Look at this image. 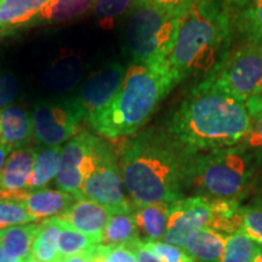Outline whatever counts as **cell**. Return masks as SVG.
<instances>
[{
  "instance_id": "3957f363",
  "label": "cell",
  "mask_w": 262,
  "mask_h": 262,
  "mask_svg": "<svg viewBox=\"0 0 262 262\" xmlns=\"http://www.w3.org/2000/svg\"><path fill=\"white\" fill-rule=\"evenodd\" d=\"M231 12L219 0H192L183 10L166 67L175 86L189 78L205 79L229 54Z\"/></svg>"
},
{
  "instance_id": "60d3db41",
  "label": "cell",
  "mask_w": 262,
  "mask_h": 262,
  "mask_svg": "<svg viewBox=\"0 0 262 262\" xmlns=\"http://www.w3.org/2000/svg\"><path fill=\"white\" fill-rule=\"evenodd\" d=\"M0 262H24L21 260H18V258H15L12 256H10L5 253L4 250H3L2 248H0Z\"/></svg>"
},
{
  "instance_id": "ffe728a7",
  "label": "cell",
  "mask_w": 262,
  "mask_h": 262,
  "mask_svg": "<svg viewBox=\"0 0 262 262\" xmlns=\"http://www.w3.org/2000/svg\"><path fill=\"white\" fill-rule=\"evenodd\" d=\"M233 32L245 44L262 45V0H249L231 12Z\"/></svg>"
},
{
  "instance_id": "83f0119b",
  "label": "cell",
  "mask_w": 262,
  "mask_h": 262,
  "mask_svg": "<svg viewBox=\"0 0 262 262\" xmlns=\"http://www.w3.org/2000/svg\"><path fill=\"white\" fill-rule=\"evenodd\" d=\"M37 222L29 215L24 203L15 198L0 196V231Z\"/></svg>"
},
{
  "instance_id": "8992f818",
  "label": "cell",
  "mask_w": 262,
  "mask_h": 262,
  "mask_svg": "<svg viewBox=\"0 0 262 262\" xmlns=\"http://www.w3.org/2000/svg\"><path fill=\"white\" fill-rule=\"evenodd\" d=\"M182 12L169 11L149 0H137L129 14L124 33L125 50L131 63L168 68L166 60L175 41Z\"/></svg>"
},
{
  "instance_id": "ac0fdd59",
  "label": "cell",
  "mask_w": 262,
  "mask_h": 262,
  "mask_svg": "<svg viewBox=\"0 0 262 262\" xmlns=\"http://www.w3.org/2000/svg\"><path fill=\"white\" fill-rule=\"evenodd\" d=\"M227 234L206 227L189 239L183 251L193 262H221Z\"/></svg>"
},
{
  "instance_id": "7c38bea8",
  "label": "cell",
  "mask_w": 262,
  "mask_h": 262,
  "mask_svg": "<svg viewBox=\"0 0 262 262\" xmlns=\"http://www.w3.org/2000/svg\"><path fill=\"white\" fill-rule=\"evenodd\" d=\"M91 136L93 134L89 131L80 130L62 147L60 169L55 178L58 189L70 193L77 199H81V166L89 152Z\"/></svg>"
},
{
  "instance_id": "603a6c76",
  "label": "cell",
  "mask_w": 262,
  "mask_h": 262,
  "mask_svg": "<svg viewBox=\"0 0 262 262\" xmlns=\"http://www.w3.org/2000/svg\"><path fill=\"white\" fill-rule=\"evenodd\" d=\"M40 221L15 226L2 231L0 248L10 256L24 261L31 256L32 247L37 238Z\"/></svg>"
},
{
  "instance_id": "9c48e42d",
  "label": "cell",
  "mask_w": 262,
  "mask_h": 262,
  "mask_svg": "<svg viewBox=\"0 0 262 262\" xmlns=\"http://www.w3.org/2000/svg\"><path fill=\"white\" fill-rule=\"evenodd\" d=\"M33 141L40 146H61L80 131L83 123L74 98L40 101L32 112Z\"/></svg>"
},
{
  "instance_id": "8fae6325",
  "label": "cell",
  "mask_w": 262,
  "mask_h": 262,
  "mask_svg": "<svg viewBox=\"0 0 262 262\" xmlns=\"http://www.w3.org/2000/svg\"><path fill=\"white\" fill-rule=\"evenodd\" d=\"M126 74V67L113 62L102 70L90 75L81 85L79 94L74 96V102L79 111L83 123L103 110L119 90Z\"/></svg>"
},
{
  "instance_id": "d590c367",
  "label": "cell",
  "mask_w": 262,
  "mask_h": 262,
  "mask_svg": "<svg viewBox=\"0 0 262 262\" xmlns=\"http://www.w3.org/2000/svg\"><path fill=\"white\" fill-rule=\"evenodd\" d=\"M106 247V245H104ZM108 256L114 262H137L135 255L130 249L125 245H119V247H106Z\"/></svg>"
},
{
  "instance_id": "b9f144b4",
  "label": "cell",
  "mask_w": 262,
  "mask_h": 262,
  "mask_svg": "<svg viewBox=\"0 0 262 262\" xmlns=\"http://www.w3.org/2000/svg\"><path fill=\"white\" fill-rule=\"evenodd\" d=\"M253 262H262V244H260V247H258L257 254L253 260Z\"/></svg>"
},
{
  "instance_id": "e575fe53",
  "label": "cell",
  "mask_w": 262,
  "mask_h": 262,
  "mask_svg": "<svg viewBox=\"0 0 262 262\" xmlns=\"http://www.w3.org/2000/svg\"><path fill=\"white\" fill-rule=\"evenodd\" d=\"M244 106L251 122L255 123L262 120V94L249 97L244 101Z\"/></svg>"
},
{
  "instance_id": "30bf717a",
  "label": "cell",
  "mask_w": 262,
  "mask_h": 262,
  "mask_svg": "<svg viewBox=\"0 0 262 262\" xmlns=\"http://www.w3.org/2000/svg\"><path fill=\"white\" fill-rule=\"evenodd\" d=\"M211 201L201 195L185 196L169 206L168 228L163 243L183 249L199 231L210 227Z\"/></svg>"
},
{
  "instance_id": "5b68a950",
  "label": "cell",
  "mask_w": 262,
  "mask_h": 262,
  "mask_svg": "<svg viewBox=\"0 0 262 262\" xmlns=\"http://www.w3.org/2000/svg\"><path fill=\"white\" fill-rule=\"evenodd\" d=\"M254 172L253 155L243 143L198 153L189 189L208 199L239 202L250 189Z\"/></svg>"
},
{
  "instance_id": "4fadbf2b",
  "label": "cell",
  "mask_w": 262,
  "mask_h": 262,
  "mask_svg": "<svg viewBox=\"0 0 262 262\" xmlns=\"http://www.w3.org/2000/svg\"><path fill=\"white\" fill-rule=\"evenodd\" d=\"M112 212L106 206L89 199H77L58 220L89 237L95 244H101L104 227Z\"/></svg>"
},
{
  "instance_id": "9a60e30c",
  "label": "cell",
  "mask_w": 262,
  "mask_h": 262,
  "mask_svg": "<svg viewBox=\"0 0 262 262\" xmlns=\"http://www.w3.org/2000/svg\"><path fill=\"white\" fill-rule=\"evenodd\" d=\"M9 198H15L24 203L29 215L35 221L60 216L77 201V198L70 193L50 188L25 191Z\"/></svg>"
},
{
  "instance_id": "e0dca14e",
  "label": "cell",
  "mask_w": 262,
  "mask_h": 262,
  "mask_svg": "<svg viewBox=\"0 0 262 262\" xmlns=\"http://www.w3.org/2000/svg\"><path fill=\"white\" fill-rule=\"evenodd\" d=\"M48 0H2L0 26L12 34L19 28L34 26V21Z\"/></svg>"
},
{
  "instance_id": "7bdbcfd3",
  "label": "cell",
  "mask_w": 262,
  "mask_h": 262,
  "mask_svg": "<svg viewBox=\"0 0 262 262\" xmlns=\"http://www.w3.org/2000/svg\"><path fill=\"white\" fill-rule=\"evenodd\" d=\"M5 35H9V34H8V32H6L5 29L3 28L2 26H0V37H5Z\"/></svg>"
},
{
  "instance_id": "f546056e",
  "label": "cell",
  "mask_w": 262,
  "mask_h": 262,
  "mask_svg": "<svg viewBox=\"0 0 262 262\" xmlns=\"http://www.w3.org/2000/svg\"><path fill=\"white\" fill-rule=\"evenodd\" d=\"M241 229L256 243L262 244V196L242 206Z\"/></svg>"
},
{
  "instance_id": "ab89813d",
  "label": "cell",
  "mask_w": 262,
  "mask_h": 262,
  "mask_svg": "<svg viewBox=\"0 0 262 262\" xmlns=\"http://www.w3.org/2000/svg\"><path fill=\"white\" fill-rule=\"evenodd\" d=\"M96 248V247H95ZM91 253V251H90ZM90 253L85 254V255H78V256H73L64 260V262H91L90 261Z\"/></svg>"
},
{
  "instance_id": "d6986e66",
  "label": "cell",
  "mask_w": 262,
  "mask_h": 262,
  "mask_svg": "<svg viewBox=\"0 0 262 262\" xmlns=\"http://www.w3.org/2000/svg\"><path fill=\"white\" fill-rule=\"evenodd\" d=\"M96 0H48L42 6L34 26L62 25L83 17L94 9Z\"/></svg>"
},
{
  "instance_id": "ba28073f",
  "label": "cell",
  "mask_w": 262,
  "mask_h": 262,
  "mask_svg": "<svg viewBox=\"0 0 262 262\" xmlns=\"http://www.w3.org/2000/svg\"><path fill=\"white\" fill-rule=\"evenodd\" d=\"M206 78L242 102L262 94V45L245 44L229 52L220 67Z\"/></svg>"
},
{
  "instance_id": "2e32d148",
  "label": "cell",
  "mask_w": 262,
  "mask_h": 262,
  "mask_svg": "<svg viewBox=\"0 0 262 262\" xmlns=\"http://www.w3.org/2000/svg\"><path fill=\"white\" fill-rule=\"evenodd\" d=\"M32 141V113L16 104L0 110V145L14 150L29 146Z\"/></svg>"
},
{
  "instance_id": "d6a6232c",
  "label": "cell",
  "mask_w": 262,
  "mask_h": 262,
  "mask_svg": "<svg viewBox=\"0 0 262 262\" xmlns=\"http://www.w3.org/2000/svg\"><path fill=\"white\" fill-rule=\"evenodd\" d=\"M242 143L250 150H258L262 148V120L253 123L250 131Z\"/></svg>"
},
{
  "instance_id": "7dc6e473",
  "label": "cell",
  "mask_w": 262,
  "mask_h": 262,
  "mask_svg": "<svg viewBox=\"0 0 262 262\" xmlns=\"http://www.w3.org/2000/svg\"><path fill=\"white\" fill-rule=\"evenodd\" d=\"M0 2H2V0H0Z\"/></svg>"
},
{
  "instance_id": "cb8c5ba5",
  "label": "cell",
  "mask_w": 262,
  "mask_h": 262,
  "mask_svg": "<svg viewBox=\"0 0 262 262\" xmlns=\"http://www.w3.org/2000/svg\"><path fill=\"white\" fill-rule=\"evenodd\" d=\"M62 222L57 217L41 220L39 231L32 247L31 256L40 262H63L58 253V238Z\"/></svg>"
},
{
  "instance_id": "5bb4252c",
  "label": "cell",
  "mask_w": 262,
  "mask_h": 262,
  "mask_svg": "<svg viewBox=\"0 0 262 262\" xmlns=\"http://www.w3.org/2000/svg\"><path fill=\"white\" fill-rule=\"evenodd\" d=\"M34 146H26L10 153L0 172V196H14L27 189L34 166Z\"/></svg>"
},
{
  "instance_id": "f35d334b",
  "label": "cell",
  "mask_w": 262,
  "mask_h": 262,
  "mask_svg": "<svg viewBox=\"0 0 262 262\" xmlns=\"http://www.w3.org/2000/svg\"><path fill=\"white\" fill-rule=\"evenodd\" d=\"M11 152H12V149L10 148V147L0 145V172H2L3 168H4V164L6 162V159H8V157Z\"/></svg>"
},
{
  "instance_id": "8d00e7d4",
  "label": "cell",
  "mask_w": 262,
  "mask_h": 262,
  "mask_svg": "<svg viewBox=\"0 0 262 262\" xmlns=\"http://www.w3.org/2000/svg\"><path fill=\"white\" fill-rule=\"evenodd\" d=\"M153 4L173 12H182L192 0H149Z\"/></svg>"
},
{
  "instance_id": "44dd1931",
  "label": "cell",
  "mask_w": 262,
  "mask_h": 262,
  "mask_svg": "<svg viewBox=\"0 0 262 262\" xmlns=\"http://www.w3.org/2000/svg\"><path fill=\"white\" fill-rule=\"evenodd\" d=\"M34 166L26 191L45 188L52 179L56 178L61 163V146L34 145Z\"/></svg>"
},
{
  "instance_id": "f6af8a7d",
  "label": "cell",
  "mask_w": 262,
  "mask_h": 262,
  "mask_svg": "<svg viewBox=\"0 0 262 262\" xmlns=\"http://www.w3.org/2000/svg\"><path fill=\"white\" fill-rule=\"evenodd\" d=\"M25 262H40V261H37V260H34V258H33L32 256H29L27 260H25Z\"/></svg>"
},
{
  "instance_id": "7402d4cb",
  "label": "cell",
  "mask_w": 262,
  "mask_h": 262,
  "mask_svg": "<svg viewBox=\"0 0 262 262\" xmlns=\"http://www.w3.org/2000/svg\"><path fill=\"white\" fill-rule=\"evenodd\" d=\"M170 204L134 205V217L139 232L145 235V241L162 242L168 228V215Z\"/></svg>"
},
{
  "instance_id": "ee69618b",
  "label": "cell",
  "mask_w": 262,
  "mask_h": 262,
  "mask_svg": "<svg viewBox=\"0 0 262 262\" xmlns=\"http://www.w3.org/2000/svg\"><path fill=\"white\" fill-rule=\"evenodd\" d=\"M256 156H257V158L260 159V162H262V148L256 150Z\"/></svg>"
},
{
  "instance_id": "1f68e13d",
  "label": "cell",
  "mask_w": 262,
  "mask_h": 262,
  "mask_svg": "<svg viewBox=\"0 0 262 262\" xmlns=\"http://www.w3.org/2000/svg\"><path fill=\"white\" fill-rule=\"evenodd\" d=\"M18 81L10 74H0V110L10 106L18 95Z\"/></svg>"
},
{
  "instance_id": "d4e9b609",
  "label": "cell",
  "mask_w": 262,
  "mask_h": 262,
  "mask_svg": "<svg viewBox=\"0 0 262 262\" xmlns=\"http://www.w3.org/2000/svg\"><path fill=\"white\" fill-rule=\"evenodd\" d=\"M133 211L111 214L104 227L101 244L106 247H119L140 238Z\"/></svg>"
},
{
  "instance_id": "4dcf8cb0",
  "label": "cell",
  "mask_w": 262,
  "mask_h": 262,
  "mask_svg": "<svg viewBox=\"0 0 262 262\" xmlns=\"http://www.w3.org/2000/svg\"><path fill=\"white\" fill-rule=\"evenodd\" d=\"M141 244L150 253L155 254L162 262H193L191 257L183 251V249L172 247L163 242H153L141 239Z\"/></svg>"
},
{
  "instance_id": "bcb514c9",
  "label": "cell",
  "mask_w": 262,
  "mask_h": 262,
  "mask_svg": "<svg viewBox=\"0 0 262 262\" xmlns=\"http://www.w3.org/2000/svg\"><path fill=\"white\" fill-rule=\"evenodd\" d=\"M0 237H2V231H0Z\"/></svg>"
},
{
  "instance_id": "74e56055",
  "label": "cell",
  "mask_w": 262,
  "mask_h": 262,
  "mask_svg": "<svg viewBox=\"0 0 262 262\" xmlns=\"http://www.w3.org/2000/svg\"><path fill=\"white\" fill-rule=\"evenodd\" d=\"M219 2L226 6L229 10V12H232L234 10L242 8L244 4H247L249 0H219Z\"/></svg>"
},
{
  "instance_id": "836d02e7",
  "label": "cell",
  "mask_w": 262,
  "mask_h": 262,
  "mask_svg": "<svg viewBox=\"0 0 262 262\" xmlns=\"http://www.w3.org/2000/svg\"><path fill=\"white\" fill-rule=\"evenodd\" d=\"M125 247L133 251L137 262H162L155 254H152L149 250H147L146 248L142 247V244H141V238H137L135 241L130 242V243L126 244Z\"/></svg>"
},
{
  "instance_id": "52a82bcc",
  "label": "cell",
  "mask_w": 262,
  "mask_h": 262,
  "mask_svg": "<svg viewBox=\"0 0 262 262\" xmlns=\"http://www.w3.org/2000/svg\"><path fill=\"white\" fill-rule=\"evenodd\" d=\"M81 199L106 206L111 212L134 210L125 194L117 153L102 137L91 136L90 148L81 166Z\"/></svg>"
},
{
  "instance_id": "484cf974",
  "label": "cell",
  "mask_w": 262,
  "mask_h": 262,
  "mask_svg": "<svg viewBox=\"0 0 262 262\" xmlns=\"http://www.w3.org/2000/svg\"><path fill=\"white\" fill-rule=\"evenodd\" d=\"M260 244L253 241L241 228L229 234L221 262H253Z\"/></svg>"
},
{
  "instance_id": "f1b7e54d",
  "label": "cell",
  "mask_w": 262,
  "mask_h": 262,
  "mask_svg": "<svg viewBox=\"0 0 262 262\" xmlns=\"http://www.w3.org/2000/svg\"><path fill=\"white\" fill-rule=\"evenodd\" d=\"M137 0H96L94 5V14L104 27L113 25V22L124 15H129Z\"/></svg>"
},
{
  "instance_id": "7a4b0ae2",
  "label": "cell",
  "mask_w": 262,
  "mask_h": 262,
  "mask_svg": "<svg viewBox=\"0 0 262 262\" xmlns=\"http://www.w3.org/2000/svg\"><path fill=\"white\" fill-rule=\"evenodd\" d=\"M251 125L244 102L205 78L189 90L165 127L180 142L201 153L241 145Z\"/></svg>"
},
{
  "instance_id": "277c9868",
  "label": "cell",
  "mask_w": 262,
  "mask_h": 262,
  "mask_svg": "<svg viewBox=\"0 0 262 262\" xmlns=\"http://www.w3.org/2000/svg\"><path fill=\"white\" fill-rule=\"evenodd\" d=\"M175 84L168 68H153L131 63L119 90L101 112L86 125L107 140L131 137L148 123L160 102Z\"/></svg>"
},
{
  "instance_id": "4316f807",
  "label": "cell",
  "mask_w": 262,
  "mask_h": 262,
  "mask_svg": "<svg viewBox=\"0 0 262 262\" xmlns=\"http://www.w3.org/2000/svg\"><path fill=\"white\" fill-rule=\"evenodd\" d=\"M96 245L98 244H95L89 237L62 222V229L58 238V253L62 261L64 262L67 258L78 255L89 254Z\"/></svg>"
},
{
  "instance_id": "6da1fadb",
  "label": "cell",
  "mask_w": 262,
  "mask_h": 262,
  "mask_svg": "<svg viewBox=\"0 0 262 262\" xmlns=\"http://www.w3.org/2000/svg\"><path fill=\"white\" fill-rule=\"evenodd\" d=\"M198 152L166 127L140 130L120 146L118 164L124 187L135 206L172 204L191 188Z\"/></svg>"
}]
</instances>
